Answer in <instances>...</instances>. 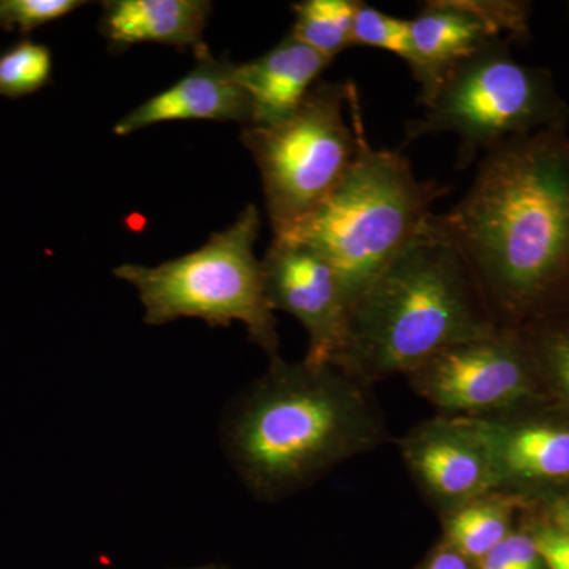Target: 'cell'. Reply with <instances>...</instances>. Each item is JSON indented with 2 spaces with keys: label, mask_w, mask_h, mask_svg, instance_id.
Segmentation results:
<instances>
[{
  "label": "cell",
  "mask_w": 569,
  "mask_h": 569,
  "mask_svg": "<svg viewBox=\"0 0 569 569\" xmlns=\"http://www.w3.org/2000/svg\"><path fill=\"white\" fill-rule=\"evenodd\" d=\"M437 223L500 326L569 309V133L515 138L482 156L470 189Z\"/></svg>",
  "instance_id": "1"
},
{
  "label": "cell",
  "mask_w": 569,
  "mask_h": 569,
  "mask_svg": "<svg viewBox=\"0 0 569 569\" xmlns=\"http://www.w3.org/2000/svg\"><path fill=\"white\" fill-rule=\"evenodd\" d=\"M260 212L249 204L227 230L213 233L192 253L159 266L122 264L112 274L132 284L144 307V321L162 326L200 318L209 326H246L250 340L279 358L274 310L266 299L261 260L254 254Z\"/></svg>",
  "instance_id": "5"
},
{
  "label": "cell",
  "mask_w": 569,
  "mask_h": 569,
  "mask_svg": "<svg viewBox=\"0 0 569 569\" xmlns=\"http://www.w3.org/2000/svg\"><path fill=\"white\" fill-rule=\"evenodd\" d=\"M212 13L208 0H110L103 2L100 32L112 47L170 44L203 50V32Z\"/></svg>",
  "instance_id": "15"
},
{
  "label": "cell",
  "mask_w": 569,
  "mask_h": 569,
  "mask_svg": "<svg viewBox=\"0 0 569 569\" xmlns=\"http://www.w3.org/2000/svg\"><path fill=\"white\" fill-rule=\"evenodd\" d=\"M448 192L436 181H419L402 152L372 148L361 121L358 153L342 181L316 211L274 238L305 242L323 254L351 310Z\"/></svg>",
  "instance_id": "4"
},
{
  "label": "cell",
  "mask_w": 569,
  "mask_h": 569,
  "mask_svg": "<svg viewBox=\"0 0 569 569\" xmlns=\"http://www.w3.org/2000/svg\"><path fill=\"white\" fill-rule=\"evenodd\" d=\"M261 274L269 307L290 313L306 329L307 365L335 366L350 307L331 263L305 242L274 238L261 260Z\"/></svg>",
  "instance_id": "10"
},
{
  "label": "cell",
  "mask_w": 569,
  "mask_h": 569,
  "mask_svg": "<svg viewBox=\"0 0 569 569\" xmlns=\"http://www.w3.org/2000/svg\"><path fill=\"white\" fill-rule=\"evenodd\" d=\"M353 47L391 52L406 62L410 52V20L391 17L361 2L353 22Z\"/></svg>",
  "instance_id": "20"
},
{
  "label": "cell",
  "mask_w": 569,
  "mask_h": 569,
  "mask_svg": "<svg viewBox=\"0 0 569 569\" xmlns=\"http://www.w3.org/2000/svg\"><path fill=\"white\" fill-rule=\"evenodd\" d=\"M359 0H302L293 3L291 33L329 61L353 47V22Z\"/></svg>",
  "instance_id": "17"
},
{
  "label": "cell",
  "mask_w": 569,
  "mask_h": 569,
  "mask_svg": "<svg viewBox=\"0 0 569 569\" xmlns=\"http://www.w3.org/2000/svg\"><path fill=\"white\" fill-rule=\"evenodd\" d=\"M407 378L418 396L448 417L522 410L542 388L526 331L515 326H498L489 335L449 347Z\"/></svg>",
  "instance_id": "8"
},
{
  "label": "cell",
  "mask_w": 569,
  "mask_h": 569,
  "mask_svg": "<svg viewBox=\"0 0 569 569\" xmlns=\"http://www.w3.org/2000/svg\"><path fill=\"white\" fill-rule=\"evenodd\" d=\"M537 361L542 388H548L569 413V309L522 326Z\"/></svg>",
  "instance_id": "18"
},
{
  "label": "cell",
  "mask_w": 569,
  "mask_h": 569,
  "mask_svg": "<svg viewBox=\"0 0 569 569\" xmlns=\"http://www.w3.org/2000/svg\"><path fill=\"white\" fill-rule=\"evenodd\" d=\"M436 213L359 296L335 367L369 387L498 328Z\"/></svg>",
  "instance_id": "3"
},
{
  "label": "cell",
  "mask_w": 569,
  "mask_h": 569,
  "mask_svg": "<svg viewBox=\"0 0 569 569\" xmlns=\"http://www.w3.org/2000/svg\"><path fill=\"white\" fill-rule=\"evenodd\" d=\"M361 121L353 82L320 81L282 121L242 129L274 236L302 222L339 186L358 153Z\"/></svg>",
  "instance_id": "6"
},
{
  "label": "cell",
  "mask_w": 569,
  "mask_h": 569,
  "mask_svg": "<svg viewBox=\"0 0 569 569\" xmlns=\"http://www.w3.org/2000/svg\"><path fill=\"white\" fill-rule=\"evenodd\" d=\"M475 565L467 560L462 553L452 549L447 542H441L429 560L422 565L421 569H473Z\"/></svg>",
  "instance_id": "24"
},
{
  "label": "cell",
  "mask_w": 569,
  "mask_h": 569,
  "mask_svg": "<svg viewBox=\"0 0 569 569\" xmlns=\"http://www.w3.org/2000/svg\"><path fill=\"white\" fill-rule=\"evenodd\" d=\"M545 520L569 535V492L552 497Z\"/></svg>",
  "instance_id": "25"
},
{
  "label": "cell",
  "mask_w": 569,
  "mask_h": 569,
  "mask_svg": "<svg viewBox=\"0 0 569 569\" xmlns=\"http://www.w3.org/2000/svg\"><path fill=\"white\" fill-rule=\"evenodd\" d=\"M478 569H546L531 531L515 530L477 565Z\"/></svg>",
  "instance_id": "22"
},
{
  "label": "cell",
  "mask_w": 569,
  "mask_h": 569,
  "mask_svg": "<svg viewBox=\"0 0 569 569\" xmlns=\"http://www.w3.org/2000/svg\"><path fill=\"white\" fill-rule=\"evenodd\" d=\"M527 410L471 418L488 445L498 490L522 500L569 486V415Z\"/></svg>",
  "instance_id": "12"
},
{
  "label": "cell",
  "mask_w": 569,
  "mask_h": 569,
  "mask_svg": "<svg viewBox=\"0 0 569 569\" xmlns=\"http://www.w3.org/2000/svg\"><path fill=\"white\" fill-rule=\"evenodd\" d=\"M533 6L523 0H430L410 20L407 66L429 104L460 63L493 40L527 41Z\"/></svg>",
  "instance_id": "9"
},
{
  "label": "cell",
  "mask_w": 569,
  "mask_h": 569,
  "mask_svg": "<svg viewBox=\"0 0 569 569\" xmlns=\"http://www.w3.org/2000/svg\"><path fill=\"white\" fill-rule=\"evenodd\" d=\"M367 387L335 366L271 359L224 415L227 458L252 493L280 500L383 443Z\"/></svg>",
  "instance_id": "2"
},
{
  "label": "cell",
  "mask_w": 569,
  "mask_h": 569,
  "mask_svg": "<svg viewBox=\"0 0 569 569\" xmlns=\"http://www.w3.org/2000/svg\"><path fill=\"white\" fill-rule=\"evenodd\" d=\"M50 48L32 40H21L0 54V97L22 99L50 84Z\"/></svg>",
  "instance_id": "19"
},
{
  "label": "cell",
  "mask_w": 569,
  "mask_h": 569,
  "mask_svg": "<svg viewBox=\"0 0 569 569\" xmlns=\"http://www.w3.org/2000/svg\"><path fill=\"white\" fill-rule=\"evenodd\" d=\"M539 553L545 560L546 569H569V535L553 527L552 523L541 522L531 529Z\"/></svg>",
  "instance_id": "23"
},
{
  "label": "cell",
  "mask_w": 569,
  "mask_h": 569,
  "mask_svg": "<svg viewBox=\"0 0 569 569\" xmlns=\"http://www.w3.org/2000/svg\"><path fill=\"white\" fill-rule=\"evenodd\" d=\"M522 498L493 490L443 516V542L477 567L511 533Z\"/></svg>",
  "instance_id": "16"
},
{
  "label": "cell",
  "mask_w": 569,
  "mask_h": 569,
  "mask_svg": "<svg viewBox=\"0 0 569 569\" xmlns=\"http://www.w3.org/2000/svg\"><path fill=\"white\" fill-rule=\"evenodd\" d=\"M569 108L549 70L519 62L511 41L493 40L460 63L407 126V142L433 134L459 137V168L515 138L563 129Z\"/></svg>",
  "instance_id": "7"
},
{
  "label": "cell",
  "mask_w": 569,
  "mask_h": 569,
  "mask_svg": "<svg viewBox=\"0 0 569 569\" xmlns=\"http://www.w3.org/2000/svg\"><path fill=\"white\" fill-rule=\"evenodd\" d=\"M82 6V0H0V29L28 36Z\"/></svg>",
  "instance_id": "21"
},
{
  "label": "cell",
  "mask_w": 569,
  "mask_h": 569,
  "mask_svg": "<svg viewBox=\"0 0 569 569\" xmlns=\"http://www.w3.org/2000/svg\"><path fill=\"white\" fill-rule=\"evenodd\" d=\"M194 56L197 63L186 77L130 111L116 123L114 133L126 137L174 121L238 122L249 127L252 107L236 74V63L213 58L208 47Z\"/></svg>",
  "instance_id": "13"
},
{
  "label": "cell",
  "mask_w": 569,
  "mask_h": 569,
  "mask_svg": "<svg viewBox=\"0 0 569 569\" xmlns=\"http://www.w3.org/2000/svg\"><path fill=\"white\" fill-rule=\"evenodd\" d=\"M331 62L290 32L260 58L236 63V74L252 107L250 126H271L290 116Z\"/></svg>",
  "instance_id": "14"
},
{
  "label": "cell",
  "mask_w": 569,
  "mask_h": 569,
  "mask_svg": "<svg viewBox=\"0 0 569 569\" xmlns=\"http://www.w3.org/2000/svg\"><path fill=\"white\" fill-rule=\"evenodd\" d=\"M411 477L445 515L498 490L496 468L473 419H427L400 441Z\"/></svg>",
  "instance_id": "11"
}]
</instances>
